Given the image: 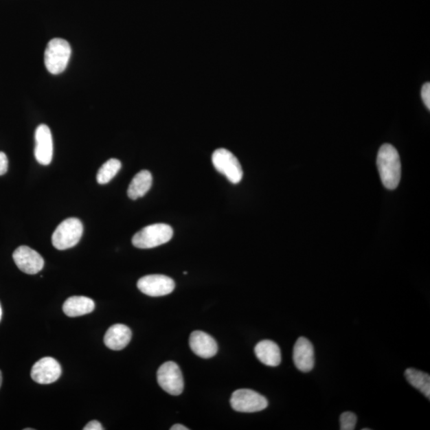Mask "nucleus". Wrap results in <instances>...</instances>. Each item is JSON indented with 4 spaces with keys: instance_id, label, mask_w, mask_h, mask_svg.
Returning a JSON list of instances; mask_svg holds the SVG:
<instances>
[{
    "instance_id": "obj_3",
    "label": "nucleus",
    "mask_w": 430,
    "mask_h": 430,
    "mask_svg": "<svg viewBox=\"0 0 430 430\" xmlns=\"http://www.w3.org/2000/svg\"><path fill=\"white\" fill-rule=\"evenodd\" d=\"M71 56V45L65 39L54 38L45 52V66L52 74L62 73L67 69Z\"/></svg>"
},
{
    "instance_id": "obj_14",
    "label": "nucleus",
    "mask_w": 430,
    "mask_h": 430,
    "mask_svg": "<svg viewBox=\"0 0 430 430\" xmlns=\"http://www.w3.org/2000/svg\"><path fill=\"white\" fill-rule=\"evenodd\" d=\"M131 339V329L126 325L117 324L108 329L104 335V342L109 349L113 351H121L128 346Z\"/></svg>"
},
{
    "instance_id": "obj_12",
    "label": "nucleus",
    "mask_w": 430,
    "mask_h": 430,
    "mask_svg": "<svg viewBox=\"0 0 430 430\" xmlns=\"http://www.w3.org/2000/svg\"><path fill=\"white\" fill-rule=\"evenodd\" d=\"M295 366L302 372H311L314 367V348L308 339L299 337L293 348Z\"/></svg>"
},
{
    "instance_id": "obj_1",
    "label": "nucleus",
    "mask_w": 430,
    "mask_h": 430,
    "mask_svg": "<svg viewBox=\"0 0 430 430\" xmlns=\"http://www.w3.org/2000/svg\"><path fill=\"white\" fill-rule=\"evenodd\" d=\"M377 166L384 187L396 189L401 179L402 165L399 154L393 145L385 144L380 148Z\"/></svg>"
},
{
    "instance_id": "obj_24",
    "label": "nucleus",
    "mask_w": 430,
    "mask_h": 430,
    "mask_svg": "<svg viewBox=\"0 0 430 430\" xmlns=\"http://www.w3.org/2000/svg\"><path fill=\"white\" fill-rule=\"evenodd\" d=\"M172 430H188L189 429L183 426V425L177 424L171 428Z\"/></svg>"
},
{
    "instance_id": "obj_7",
    "label": "nucleus",
    "mask_w": 430,
    "mask_h": 430,
    "mask_svg": "<svg viewBox=\"0 0 430 430\" xmlns=\"http://www.w3.org/2000/svg\"><path fill=\"white\" fill-rule=\"evenodd\" d=\"M157 381L163 389L171 395H179L183 392L184 383L181 370L174 362H166L157 372Z\"/></svg>"
},
{
    "instance_id": "obj_25",
    "label": "nucleus",
    "mask_w": 430,
    "mask_h": 430,
    "mask_svg": "<svg viewBox=\"0 0 430 430\" xmlns=\"http://www.w3.org/2000/svg\"><path fill=\"white\" fill-rule=\"evenodd\" d=\"M2 382H3L2 372L1 371H0V387H1Z\"/></svg>"
},
{
    "instance_id": "obj_5",
    "label": "nucleus",
    "mask_w": 430,
    "mask_h": 430,
    "mask_svg": "<svg viewBox=\"0 0 430 430\" xmlns=\"http://www.w3.org/2000/svg\"><path fill=\"white\" fill-rule=\"evenodd\" d=\"M212 163L215 169L226 177L229 182L238 184L242 181L243 171L241 163L229 150H215L212 155Z\"/></svg>"
},
{
    "instance_id": "obj_4",
    "label": "nucleus",
    "mask_w": 430,
    "mask_h": 430,
    "mask_svg": "<svg viewBox=\"0 0 430 430\" xmlns=\"http://www.w3.org/2000/svg\"><path fill=\"white\" fill-rule=\"evenodd\" d=\"M83 234V225L78 218H69L58 225L52 235L53 246L59 249H71L79 242Z\"/></svg>"
},
{
    "instance_id": "obj_20",
    "label": "nucleus",
    "mask_w": 430,
    "mask_h": 430,
    "mask_svg": "<svg viewBox=\"0 0 430 430\" xmlns=\"http://www.w3.org/2000/svg\"><path fill=\"white\" fill-rule=\"evenodd\" d=\"M357 423V415L352 412H345L341 416V429L353 430Z\"/></svg>"
},
{
    "instance_id": "obj_23",
    "label": "nucleus",
    "mask_w": 430,
    "mask_h": 430,
    "mask_svg": "<svg viewBox=\"0 0 430 430\" xmlns=\"http://www.w3.org/2000/svg\"><path fill=\"white\" fill-rule=\"evenodd\" d=\"M84 430H102L104 428L102 424L94 420V421L89 422L86 427L83 428Z\"/></svg>"
},
{
    "instance_id": "obj_2",
    "label": "nucleus",
    "mask_w": 430,
    "mask_h": 430,
    "mask_svg": "<svg viewBox=\"0 0 430 430\" xmlns=\"http://www.w3.org/2000/svg\"><path fill=\"white\" fill-rule=\"evenodd\" d=\"M173 234V229L168 224L150 225L135 234L132 242L135 247L139 249H152L168 242Z\"/></svg>"
},
{
    "instance_id": "obj_8",
    "label": "nucleus",
    "mask_w": 430,
    "mask_h": 430,
    "mask_svg": "<svg viewBox=\"0 0 430 430\" xmlns=\"http://www.w3.org/2000/svg\"><path fill=\"white\" fill-rule=\"evenodd\" d=\"M139 291L149 297L166 296L174 291L176 284L172 278L161 274L148 275L139 280Z\"/></svg>"
},
{
    "instance_id": "obj_19",
    "label": "nucleus",
    "mask_w": 430,
    "mask_h": 430,
    "mask_svg": "<svg viewBox=\"0 0 430 430\" xmlns=\"http://www.w3.org/2000/svg\"><path fill=\"white\" fill-rule=\"evenodd\" d=\"M122 168V163L117 159H110L99 169L97 180L100 184H106L117 176Z\"/></svg>"
},
{
    "instance_id": "obj_10",
    "label": "nucleus",
    "mask_w": 430,
    "mask_h": 430,
    "mask_svg": "<svg viewBox=\"0 0 430 430\" xmlns=\"http://www.w3.org/2000/svg\"><path fill=\"white\" fill-rule=\"evenodd\" d=\"M13 259L18 268L27 274H36L44 267L41 255L26 246L18 247L13 253Z\"/></svg>"
},
{
    "instance_id": "obj_26",
    "label": "nucleus",
    "mask_w": 430,
    "mask_h": 430,
    "mask_svg": "<svg viewBox=\"0 0 430 430\" xmlns=\"http://www.w3.org/2000/svg\"><path fill=\"white\" fill-rule=\"evenodd\" d=\"M2 315H3V311H2L1 304H0V321H1Z\"/></svg>"
},
{
    "instance_id": "obj_11",
    "label": "nucleus",
    "mask_w": 430,
    "mask_h": 430,
    "mask_svg": "<svg viewBox=\"0 0 430 430\" xmlns=\"http://www.w3.org/2000/svg\"><path fill=\"white\" fill-rule=\"evenodd\" d=\"M54 146L51 129L46 124H40L36 131L34 156L38 163L49 165L53 159Z\"/></svg>"
},
{
    "instance_id": "obj_13",
    "label": "nucleus",
    "mask_w": 430,
    "mask_h": 430,
    "mask_svg": "<svg viewBox=\"0 0 430 430\" xmlns=\"http://www.w3.org/2000/svg\"><path fill=\"white\" fill-rule=\"evenodd\" d=\"M190 348L196 356L203 358H212L218 352V344L214 339L206 332L194 331L189 339Z\"/></svg>"
},
{
    "instance_id": "obj_6",
    "label": "nucleus",
    "mask_w": 430,
    "mask_h": 430,
    "mask_svg": "<svg viewBox=\"0 0 430 430\" xmlns=\"http://www.w3.org/2000/svg\"><path fill=\"white\" fill-rule=\"evenodd\" d=\"M231 405L235 411L255 413L267 408L268 400L252 389H240L233 393Z\"/></svg>"
},
{
    "instance_id": "obj_21",
    "label": "nucleus",
    "mask_w": 430,
    "mask_h": 430,
    "mask_svg": "<svg viewBox=\"0 0 430 430\" xmlns=\"http://www.w3.org/2000/svg\"><path fill=\"white\" fill-rule=\"evenodd\" d=\"M422 98L425 106L429 110L430 109V84L427 82L424 84L422 89Z\"/></svg>"
},
{
    "instance_id": "obj_16",
    "label": "nucleus",
    "mask_w": 430,
    "mask_h": 430,
    "mask_svg": "<svg viewBox=\"0 0 430 430\" xmlns=\"http://www.w3.org/2000/svg\"><path fill=\"white\" fill-rule=\"evenodd\" d=\"M95 303L87 297L75 296L69 297L63 304V312L69 317H78L92 313Z\"/></svg>"
},
{
    "instance_id": "obj_18",
    "label": "nucleus",
    "mask_w": 430,
    "mask_h": 430,
    "mask_svg": "<svg viewBox=\"0 0 430 430\" xmlns=\"http://www.w3.org/2000/svg\"><path fill=\"white\" fill-rule=\"evenodd\" d=\"M405 376L411 386L418 389L425 396L430 398V377L429 374L418 371L416 369L409 368L405 372Z\"/></svg>"
},
{
    "instance_id": "obj_17",
    "label": "nucleus",
    "mask_w": 430,
    "mask_h": 430,
    "mask_svg": "<svg viewBox=\"0 0 430 430\" xmlns=\"http://www.w3.org/2000/svg\"><path fill=\"white\" fill-rule=\"evenodd\" d=\"M152 185V176L147 170H142L134 177L128 189V196L136 200L147 194Z\"/></svg>"
},
{
    "instance_id": "obj_15",
    "label": "nucleus",
    "mask_w": 430,
    "mask_h": 430,
    "mask_svg": "<svg viewBox=\"0 0 430 430\" xmlns=\"http://www.w3.org/2000/svg\"><path fill=\"white\" fill-rule=\"evenodd\" d=\"M255 354L263 364L269 367H277L282 362L281 349L271 341L259 342L254 348Z\"/></svg>"
},
{
    "instance_id": "obj_22",
    "label": "nucleus",
    "mask_w": 430,
    "mask_h": 430,
    "mask_svg": "<svg viewBox=\"0 0 430 430\" xmlns=\"http://www.w3.org/2000/svg\"><path fill=\"white\" fill-rule=\"evenodd\" d=\"M8 159L3 152H0V176H3L8 172Z\"/></svg>"
},
{
    "instance_id": "obj_9",
    "label": "nucleus",
    "mask_w": 430,
    "mask_h": 430,
    "mask_svg": "<svg viewBox=\"0 0 430 430\" xmlns=\"http://www.w3.org/2000/svg\"><path fill=\"white\" fill-rule=\"evenodd\" d=\"M61 365L52 357H44L34 364L31 376L39 384H51L61 376Z\"/></svg>"
}]
</instances>
